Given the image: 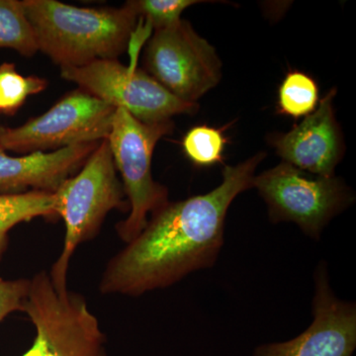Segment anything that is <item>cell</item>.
Segmentation results:
<instances>
[{
    "mask_svg": "<svg viewBox=\"0 0 356 356\" xmlns=\"http://www.w3.org/2000/svg\"><path fill=\"white\" fill-rule=\"evenodd\" d=\"M264 156L257 154L225 166L222 184L212 191L168 202L154 213L139 235L107 262L100 293L139 297L214 266L224 245L229 206L238 194L252 188Z\"/></svg>",
    "mask_w": 356,
    "mask_h": 356,
    "instance_id": "cell-1",
    "label": "cell"
},
{
    "mask_svg": "<svg viewBox=\"0 0 356 356\" xmlns=\"http://www.w3.org/2000/svg\"><path fill=\"white\" fill-rule=\"evenodd\" d=\"M38 51L62 67L117 58L129 47L139 18L121 8H83L57 0H22Z\"/></svg>",
    "mask_w": 356,
    "mask_h": 356,
    "instance_id": "cell-2",
    "label": "cell"
},
{
    "mask_svg": "<svg viewBox=\"0 0 356 356\" xmlns=\"http://www.w3.org/2000/svg\"><path fill=\"white\" fill-rule=\"evenodd\" d=\"M54 195L56 213L65 222V234L64 247L49 275L54 286L65 291L70 259L77 248L98 236L110 212L130 209L107 139L99 143L81 170L65 179Z\"/></svg>",
    "mask_w": 356,
    "mask_h": 356,
    "instance_id": "cell-3",
    "label": "cell"
},
{
    "mask_svg": "<svg viewBox=\"0 0 356 356\" xmlns=\"http://www.w3.org/2000/svg\"><path fill=\"white\" fill-rule=\"evenodd\" d=\"M23 312L36 336L22 356H107L106 336L86 297L58 291L46 270L30 280Z\"/></svg>",
    "mask_w": 356,
    "mask_h": 356,
    "instance_id": "cell-4",
    "label": "cell"
},
{
    "mask_svg": "<svg viewBox=\"0 0 356 356\" xmlns=\"http://www.w3.org/2000/svg\"><path fill=\"white\" fill-rule=\"evenodd\" d=\"M172 129V120L145 123L125 109L115 110L107 140L130 206L129 216L116 225L117 235L125 243L139 235L149 217L170 202L168 189L154 179L152 159L159 140Z\"/></svg>",
    "mask_w": 356,
    "mask_h": 356,
    "instance_id": "cell-5",
    "label": "cell"
},
{
    "mask_svg": "<svg viewBox=\"0 0 356 356\" xmlns=\"http://www.w3.org/2000/svg\"><path fill=\"white\" fill-rule=\"evenodd\" d=\"M115 107L79 88L19 127H0V146L18 154L47 153L102 142L111 131Z\"/></svg>",
    "mask_w": 356,
    "mask_h": 356,
    "instance_id": "cell-6",
    "label": "cell"
},
{
    "mask_svg": "<svg viewBox=\"0 0 356 356\" xmlns=\"http://www.w3.org/2000/svg\"><path fill=\"white\" fill-rule=\"evenodd\" d=\"M252 187L266 201L271 221L295 222L316 240L353 197L350 189L334 175L307 177L284 161L254 177Z\"/></svg>",
    "mask_w": 356,
    "mask_h": 356,
    "instance_id": "cell-7",
    "label": "cell"
},
{
    "mask_svg": "<svg viewBox=\"0 0 356 356\" xmlns=\"http://www.w3.org/2000/svg\"><path fill=\"white\" fill-rule=\"evenodd\" d=\"M60 76L145 123L170 121L175 115L193 114L198 109L197 103L178 99L145 70L126 67L118 58L62 67Z\"/></svg>",
    "mask_w": 356,
    "mask_h": 356,
    "instance_id": "cell-8",
    "label": "cell"
},
{
    "mask_svg": "<svg viewBox=\"0 0 356 356\" xmlns=\"http://www.w3.org/2000/svg\"><path fill=\"white\" fill-rule=\"evenodd\" d=\"M145 67L168 92L189 103H196L214 88L222 76L214 47L182 19L154 30L145 54Z\"/></svg>",
    "mask_w": 356,
    "mask_h": 356,
    "instance_id": "cell-9",
    "label": "cell"
},
{
    "mask_svg": "<svg viewBox=\"0 0 356 356\" xmlns=\"http://www.w3.org/2000/svg\"><path fill=\"white\" fill-rule=\"evenodd\" d=\"M313 322L284 343L257 346L254 356H353L356 348V307L337 298L323 262L315 273Z\"/></svg>",
    "mask_w": 356,
    "mask_h": 356,
    "instance_id": "cell-10",
    "label": "cell"
},
{
    "mask_svg": "<svg viewBox=\"0 0 356 356\" xmlns=\"http://www.w3.org/2000/svg\"><path fill=\"white\" fill-rule=\"evenodd\" d=\"M336 93V89L330 91L317 110L291 131L273 136L271 144L284 163L316 177H334L343 149L332 107Z\"/></svg>",
    "mask_w": 356,
    "mask_h": 356,
    "instance_id": "cell-11",
    "label": "cell"
},
{
    "mask_svg": "<svg viewBox=\"0 0 356 356\" xmlns=\"http://www.w3.org/2000/svg\"><path fill=\"white\" fill-rule=\"evenodd\" d=\"M99 143L19 156H10L0 146V194L31 191L55 193L65 179L81 170Z\"/></svg>",
    "mask_w": 356,
    "mask_h": 356,
    "instance_id": "cell-12",
    "label": "cell"
},
{
    "mask_svg": "<svg viewBox=\"0 0 356 356\" xmlns=\"http://www.w3.org/2000/svg\"><path fill=\"white\" fill-rule=\"evenodd\" d=\"M39 217L57 219L54 193L31 191L0 194V261L8 248L9 232L21 222Z\"/></svg>",
    "mask_w": 356,
    "mask_h": 356,
    "instance_id": "cell-13",
    "label": "cell"
},
{
    "mask_svg": "<svg viewBox=\"0 0 356 356\" xmlns=\"http://www.w3.org/2000/svg\"><path fill=\"white\" fill-rule=\"evenodd\" d=\"M0 49H11L24 57H32L39 51L32 26L19 0H0Z\"/></svg>",
    "mask_w": 356,
    "mask_h": 356,
    "instance_id": "cell-14",
    "label": "cell"
},
{
    "mask_svg": "<svg viewBox=\"0 0 356 356\" xmlns=\"http://www.w3.org/2000/svg\"><path fill=\"white\" fill-rule=\"evenodd\" d=\"M318 102V88L311 76L303 72L288 74L278 93L280 112L293 118L308 116L315 111Z\"/></svg>",
    "mask_w": 356,
    "mask_h": 356,
    "instance_id": "cell-15",
    "label": "cell"
},
{
    "mask_svg": "<svg viewBox=\"0 0 356 356\" xmlns=\"http://www.w3.org/2000/svg\"><path fill=\"white\" fill-rule=\"evenodd\" d=\"M48 86V81L37 76H24L15 65H0V111L13 115L21 108L30 95H38Z\"/></svg>",
    "mask_w": 356,
    "mask_h": 356,
    "instance_id": "cell-16",
    "label": "cell"
},
{
    "mask_svg": "<svg viewBox=\"0 0 356 356\" xmlns=\"http://www.w3.org/2000/svg\"><path fill=\"white\" fill-rule=\"evenodd\" d=\"M226 138L221 131L208 126L191 129L184 136L182 147L187 158L200 166L220 163L222 158Z\"/></svg>",
    "mask_w": 356,
    "mask_h": 356,
    "instance_id": "cell-17",
    "label": "cell"
},
{
    "mask_svg": "<svg viewBox=\"0 0 356 356\" xmlns=\"http://www.w3.org/2000/svg\"><path fill=\"white\" fill-rule=\"evenodd\" d=\"M203 1L197 0H131L125 6L138 18L146 20L147 26L154 30L170 27L180 20L185 9Z\"/></svg>",
    "mask_w": 356,
    "mask_h": 356,
    "instance_id": "cell-18",
    "label": "cell"
},
{
    "mask_svg": "<svg viewBox=\"0 0 356 356\" xmlns=\"http://www.w3.org/2000/svg\"><path fill=\"white\" fill-rule=\"evenodd\" d=\"M29 288L30 280H7L0 276V323L14 312H23Z\"/></svg>",
    "mask_w": 356,
    "mask_h": 356,
    "instance_id": "cell-19",
    "label": "cell"
}]
</instances>
